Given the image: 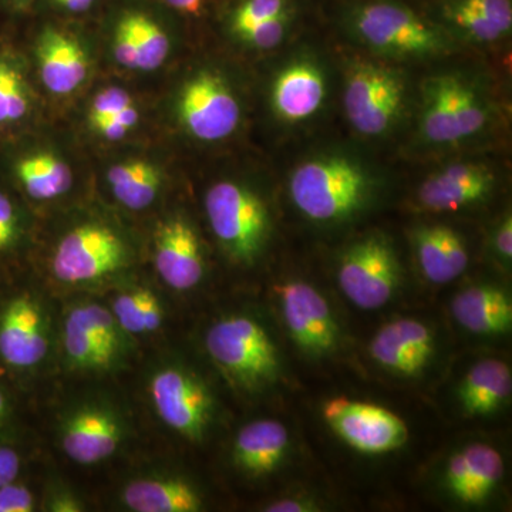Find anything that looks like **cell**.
<instances>
[{
    "label": "cell",
    "mask_w": 512,
    "mask_h": 512,
    "mask_svg": "<svg viewBox=\"0 0 512 512\" xmlns=\"http://www.w3.org/2000/svg\"><path fill=\"white\" fill-rule=\"evenodd\" d=\"M205 349L221 372L244 392H262L281 377V356L274 339L252 316L228 315L212 323L205 335Z\"/></svg>",
    "instance_id": "1"
},
{
    "label": "cell",
    "mask_w": 512,
    "mask_h": 512,
    "mask_svg": "<svg viewBox=\"0 0 512 512\" xmlns=\"http://www.w3.org/2000/svg\"><path fill=\"white\" fill-rule=\"evenodd\" d=\"M289 191L306 218L322 224L349 220L362 211L372 181L362 165L346 157H323L293 171Z\"/></svg>",
    "instance_id": "2"
},
{
    "label": "cell",
    "mask_w": 512,
    "mask_h": 512,
    "mask_svg": "<svg viewBox=\"0 0 512 512\" xmlns=\"http://www.w3.org/2000/svg\"><path fill=\"white\" fill-rule=\"evenodd\" d=\"M205 212L221 247L238 264H254L271 231L265 202L244 185L221 181L205 195Z\"/></svg>",
    "instance_id": "3"
},
{
    "label": "cell",
    "mask_w": 512,
    "mask_h": 512,
    "mask_svg": "<svg viewBox=\"0 0 512 512\" xmlns=\"http://www.w3.org/2000/svg\"><path fill=\"white\" fill-rule=\"evenodd\" d=\"M64 359L72 370L107 373L126 362L130 335L124 332L110 308L97 302L72 306L64 316Z\"/></svg>",
    "instance_id": "4"
},
{
    "label": "cell",
    "mask_w": 512,
    "mask_h": 512,
    "mask_svg": "<svg viewBox=\"0 0 512 512\" xmlns=\"http://www.w3.org/2000/svg\"><path fill=\"white\" fill-rule=\"evenodd\" d=\"M148 394L158 419L178 436L200 443L215 416L210 387L190 367L168 362L148 377Z\"/></svg>",
    "instance_id": "5"
},
{
    "label": "cell",
    "mask_w": 512,
    "mask_h": 512,
    "mask_svg": "<svg viewBox=\"0 0 512 512\" xmlns=\"http://www.w3.org/2000/svg\"><path fill=\"white\" fill-rule=\"evenodd\" d=\"M130 251L119 232L100 222L70 229L53 252L52 272L64 285H93L119 274Z\"/></svg>",
    "instance_id": "6"
},
{
    "label": "cell",
    "mask_w": 512,
    "mask_h": 512,
    "mask_svg": "<svg viewBox=\"0 0 512 512\" xmlns=\"http://www.w3.org/2000/svg\"><path fill=\"white\" fill-rule=\"evenodd\" d=\"M338 282L343 295L357 308H383L400 285V264L392 244L382 235L357 241L340 258Z\"/></svg>",
    "instance_id": "7"
},
{
    "label": "cell",
    "mask_w": 512,
    "mask_h": 512,
    "mask_svg": "<svg viewBox=\"0 0 512 512\" xmlns=\"http://www.w3.org/2000/svg\"><path fill=\"white\" fill-rule=\"evenodd\" d=\"M487 119L483 101L458 77H433L424 83L420 127L429 143L453 144L474 136Z\"/></svg>",
    "instance_id": "8"
},
{
    "label": "cell",
    "mask_w": 512,
    "mask_h": 512,
    "mask_svg": "<svg viewBox=\"0 0 512 512\" xmlns=\"http://www.w3.org/2000/svg\"><path fill=\"white\" fill-rule=\"evenodd\" d=\"M50 349L49 316L30 291H19L0 302V363L25 373L45 362Z\"/></svg>",
    "instance_id": "9"
},
{
    "label": "cell",
    "mask_w": 512,
    "mask_h": 512,
    "mask_svg": "<svg viewBox=\"0 0 512 512\" xmlns=\"http://www.w3.org/2000/svg\"><path fill=\"white\" fill-rule=\"evenodd\" d=\"M404 86L393 70L359 64L350 73L345 90L346 116L359 133L380 136L399 119Z\"/></svg>",
    "instance_id": "10"
},
{
    "label": "cell",
    "mask_w": 512,
    "mask_h": 512,
    "mask_svg": "<svg viewBox=\"0 0 512 512\" xmlns=\"http://www.w3.org/2000/svg\"><path fill=\"white\" fill-rule=\"evenodd\" d=\"M126 439V423L113 406L100 402L77 404L59 424V443L69 460L94 466L109 460Z\"/></svg>",
    "instance_id": "11"
},
{
    "label": "cell",
    "mask_w": 512,
    "mask_h": 512,
    "mask_svg": "<svg viewBox=\"0 0 512 512\" xmlns=\"http://www.w3.org/2000/svg\"><path fill=\"white\" fill-rule=\"evenodd\" d=\"M323 417L340 439L360 453H390L409 439L404 420L376 404L335 397L323 406Z\"/></svg>",
    "instance_id": "12"
},
{
    "label": "cell",
    "mask_w": 512,
    "mask_h": 512,
    "mask_svg": "<svg viewBox=\"0 0 512 512\" xmlns=\"http://www.w3.org/2000/svg\"><path fill=\"white\" fill-rule=\"evenodd\" d=\"M356 29L367 45L387 55H433L444 46L440 33L412 10L390 3H376L360 10Z\"/></svg>",
    "instance_id": "13"
},
{
    "label": "cell",
    "mask_w": 512,
    "mask_h": 512,
    "mask_svg": "<svg viewBox=\"0 0 512 512\" xmlns=\"http://www.w3.org/2000/svg\"><path fill=\"white\" fill-rule=\"evenodd\" d=\"M276 291L286 329L298 348L312 357L335 352L339 326L325 296L303 281L286 282Z\"/></svg>",
    "instance_id": "14"
},
{
    "label": "cell",
    "mask_w": 512,
    "mask_h": 512,
    "mask_svg": "<svg viewBox=\"0 0 512 512\" xmlns=\"http://www.w3.org/2000/svg\"><path fill=\"white\" fill-rule=\"evenodd\" d=\"M178 116L192 137L220 141L237 130L241 111L225 80L202 72L185 84L178 100Z\"/></svg>",
    "instance_id": "15"
},
{
    "label": "cell",
    "mask_w": 512,
    "mask_h": 512,
    "mask_svg": "<svg viewBox=\"0 0 512 512\" xmlns=\"http://www.w3.org/2000/svg\"><path fill=\"white\" fill-rule=\"evenodd\" d=\"M154 264L165 285L188 292L201 284L205 274L204 252L197 231L183 217H171L157 225Z\"/></svg>",
    "instance_id": "16"
},
{
    "label": "cell",
    "mask_w": 512,
    "mask_h": 512,
    "mask_svg": "<svg viewBox=\"0 0 512 512\" xmlns=\"http://www.w3.org/2000/svg\"><path fill=\"white\" fill-rule=\"evenodd\" d=\"M434 335L426 323L416 319H397L377 330L370 342L373 360L387 372L417 376L434 356Z\"/></svg>",
    "instance_id": "17"
},
{
    "label": "cell",
    "mask_w": 512,
    "mask_h": 512,
    "mask_svg": "<svg viewBox=\"0 0 512 512\" xmlns=\"http://www.w3.org/2000/svg\"><path fill=\"white\" fill-rule=\"evenodd\" d=\"M504 477L503 456L485 443H471L454 453L444 470V487L458 503L480 505Z\"/></svg>",
    "instance_id": "18"
},
{
    "label": "cell",
    "mask_w": 512,
    "mask_h": 512,
    "mask_svg": "<svg viewBox=\"0 0 512 512\" xmlns=\"http://www.w3.org/2000/svg\"><path fill=\"white\" fill-rule=\"evenodd\" d=\"M493 187L494 175L485 165L454 164L427 178L417 200L426 211H458L484 201Z\"/></svg>",
    "instance_id": "19"
},
{
    "label": "cell",
    "mask_w": 512,
    "mask_h": 512,
    "mask_svg": "<svg viewBox=\"0 0 512 512\" xmlns=\"http://www.w3.org/2000/svg\"><path fill=\"white\" fill-rule=\"evenodd\" d=\"M35 55L40 79L49 92L67 96L86 82L89 57L69 33L50 26L43 29L37 36Z\"/></svg>",
    "instance_id": "20"
},
{
    "label": "cell",
    "mask_w": 512,
    "mask_h": 512,
    "mask_svg": "<svg viewBox=\"0 0 512 512\" xmlns=\"http://www.w3.org/2000/svg\"><path fill=\"white\" fill-rule=\"evenodd\" d=\"M121 504L133 512H198L204 497L187 477L174 473H148L124 484Z\"/></svg>",
    "instance_id": "21"
},
{
    "label": "cell",
    "mask_w": 512,
    "mask_h": 512,
    "mask_svg": "<svg viewBox=\"0 0 512 512\" xmlns=\"http://www.w3.org/2000/svg\"><path fill=\"white\" fill-rule=\"evenodd\" d=\"M289 444L291 437L281 421H252L235 437L232 460L241 473L265 477L284 463Z\"/></svg>",
    "instance_id": "22"
},
{
    "label": "cell",
    "mask_w": 512,
    "mask_h": 512,
    "mask_svg": "<svg viewBox=\"0 0 512 512\" xmlns=\"http://www.w3.org/2000/svg\"><path fill=\"white\" fill-rule=\"evenodd\" d=\"M451 312L458 325L474 335L500 336L511 330V298L497 286H468L453 299Z\"/></svg>",
    "instance_id": "23"
},
{
    "label": "cell",
    "mask_w": 512,
    "mask_h": 512,
    "mask_svg": "<svg viewBox=\"0 0 512 512\" xmlns=\"http://www.w3.org/2000/svg\"><path fill=\"white\" fill-rule=\"evenodd\" d=\"M421 274L431 284L444 285L464 274L468 252L463 239L454 229L443 225H426L413 232Z\"/></svg>",
    "instance_id": "24"
},
{
    "label": "cell",
    "mask_w": 512,
    "mask_h": 512,
    "mask_svg": "<svg viewBox=\"0 0 512 512\" xmlns=\"http://www.w3.org/2000/svg\"><path fill=\"white\" fill-rule=\"evenodd\" d=\"M325 93V80L318 67L295 63L275 80L272 103L282 120L295 123L313 116L322 106Z\"/></svg>",
    "instance_id": "25"
},
{
    "label": "cell",
    "mask_w": 512,
    "mask_h": 512,
    "mask_svg": "<svg viewBox=\"0 0 512 512\" xmlns=\"http://www.w3.org/2000/svg\"><path fill=\"white\" fill-rule=\"evenodd\" d=\"M510 366L497 359L481 360L468 370L460 389V402L468 416H490L511 397Z\"/></svg>",
    "instance_id": "26"
},
{
    "label": "cell",
    "mask_w": 512,
    "mask_h": 512,
    "mask_svg": "<svg viewBox=\"0 0 512 512\" xmlns=\"http://www.w3.org/2000/svg\"><path fill=\"white\" fill-rule=\"evenodd\" d=\"M10 174L22 191L35 201L59 198L72 188L69 165L53 154H26L10 164Z\"/></svg>",
    "instance_id": "27"
},
{
    "label": "cell",
    "mask_w": 512,
    "mask_h": 512,
    "mask_svg": "<svg viewBox=\"0 0 512 512\" xmlns=\"http://www.w3.org/2000/svg\"><path fill=\"white\" fill-rule=\"evenodd\" d=\"M458 29L477 42H495L510 33V0H460L448 10Z\"/></svg>",
    "instance_id": "28"
},
{
    "label": "cell",
    "mask_w": 512,
    "mask_h": 512,
    "mask_svg": "<svg viewBox=\"0 0 512 512\" xmlns=\"http://www.w3.org/2000/svg\"><path fill=\"white\" fill-rule=\"evenodd\" d=\"M110 190L123 207L143 211L157 200L163 174L157 165L134 160L116 164L107 173Z\"/></svg>",
    "instance_id": "29"
},
{
    "label": "cell",
    "mask_w": 512,
    "mask_h": 512,
    "mask_svg": "<svg viewBox=\"0 0 512 512\" xmlns=\"http://www.w3.org/2000/svg\"><path fill=\"white\" fill-rule=\"evenodd\" d=\"M121 329L130 336H146L161 329L165 319L163 303L153 289L130 286L114 295L110 306Z\"/></svg>",
    "instance_id": "30"
},
{
    "label": "cell",
    "mask_w": 512,
    "mask_h": 512,
    "mask_svg": "<svg viewBox=\"0 0 512 512\" xmlns=\"http://www.w3.org/2000/svg\"><path fill=\"white\" fill-rule=\"evenodd\" d=\"M32 111V92L19 57L0 50V134L15 130Z\"/></svg>",
    "instance_id": "31"
},
{
    "label": "cell",
    "mask_w": 512,
    "mask_h": 512,
    "mask_svg": "<svg viewBox=\"0 0 512 512\" xmlns=\"http://www.w3.org/2000/svg\"><path fill=\"white\" fill-rule=\"evenodd\" d=\"M121 18L127 23L138 55V70L151 72L161 66L170 52V39L163 28L147 13L131 10Z\"/></svg>",
    "instance_id": "32"
},
{
    "label": "cell",
    "mask_w": 512,
    "mask_h": 512,
    "mask_svg": "<svg viewBox=\"0 0 512 512\" xmlns=\"http://www.w3.org/2000/svg\"><path fill=\"white\" fill-rule=\"evenodd\" d=\"M25 237V220L15 198L0 187V256H8L19 248Z\"/></svg>",
    "instance_id": "33"
},
{
    "label": "cell",
    "mask_w": 512,
    "mask_h": 512,
    "mask_svg": "<svg viewBox=\"0 0 512 512\" xmlns=\"http://www.w3.org/2000/svg\"><path fill=\"white\" fill-rule=\"evenodd\" d=\"M281 15H285L284 0H245L232 15V32L241 35L252 26Z\"/></svg>",
    "instance_id": "34"
},
{
    "label": "cell",
    "mask_w": 512,
    "mask_h": 512,
    "mask_svg": "<svg viewBox=\"0 0 512 512\" xmlns=\"http://www.w3.org/2000/svg\"><path fill=\"white\" fill-rule=\"evenodd\" d=\"M285 33L286 16L281 15L252 26L238 37L248 43L249 46L256 47V49L269 50L274 49L284 40Z\"/></svg>",
    "instance_id": "35"
},
{
    "label": "cell",
    "mask_w": 512,
    "mask_h": 512,
    "mask_svg": "<svg viewBox=\"0 0 512 512\" xmlns=\"http://www.w3.org/2000/svg\"><path fill=\"white\" fill-rule=\"evenodd\" d=\"M133 103V99L126 90L119 89V87H110V89L103 90L94 97L89 111V120L94 121L113 116V114L119 113L124 107Z\"/></svg>",
    "instance_id": "36"
},
{
    "label": "cell",
    "mask_w": 512,
    "mask_h": 512,
    "mask_svg": "<svg viewBox=\"0 0 512 512\" xmlns=\"http://www.w3.org/2000/svg\"><path fill=\"white\" fill-rule=\"evenodd\" d=\"M35 508V495L28 485L16 480L0 487V512H32Z\"/></svg>",
    "instance_id": "37"
},
{
    "label": "cell",
    "mask_w": 512,
    "mask_h": 512,
    "mask_svg": "<svg viewBox=\"0 0 512 512\" xmlns=\"http://www.w3.org/2000/svg\"><path fill=\"white\" fill-rule=\"evenodd\" d=\"M113 55L117 63L124 69L138 70L136 42H134L133 35L123 18H120L116 32H114Z\"/></svg>",
    "instance_id": "38"
},
{
    "label": "cell",
    "mask_w": 512,
    "mask_h": 512,
    "mask_svg": "<svg viewBox=\"0 0 512 512\" xmlns=\"http://www.w3.org/2000/svg\"><path fill=\"white\" fill-rule=\"evenodd\" d=\"M45 510L50 512L84 511V503L72 488L63 484H55L45 497Z\"/></svg>",
    "instance_id": "39"
},
{
    "label": "cell",
    "mask_w": 512,
    "mask_h": 512,
    "mask_svg": "<svg viewBox=\"0 0 512 512\" xmlns=\"http://www.w3.org/2000/svg\"><path fill=\"white\" fill-rule=\"evenodd\" d=\"M22 470V456L18 448L0 441V487L18 480Z\"/></svg>",
    "instance_id": "40"
},
{
    "label": "cell",
    "mask_w": 512,
    "mask_h": 512,
    "mask_svg": "<svg viewBox=\"0 0 512 512\" xmlns=\"http://www.w3.org/2000/svg\"><path fill=\"white\" fill-rule=\"evenodd\" d=\"M493 245L501 261L511 262L512 258V221L510 215L505 217L494 232Z\"/></svg>",
    "instance_id": "41"
},
{
    "label": "cell",
    "mask_w": 512,
    "mask_h": 512,
    "mask_svg": "<svg viewBox=\"0 0 512 512\" xmlns=\"http://www.w3.org/2000/svg\"><path fill=\"white\" fill-rule=\"evenodd\" d=\"M92 128L99 136L110 141H119L128 134V128L124 127L114 116L103 117V119L90 121Z\"/></svg>",
    "instance_id": "42"
},
{
    "label": "cell",
    "mask_w": 512,
    "mask_h": 512,
    "mask_svg": "<svg viewBox=\"0 0 512 512\" xmlns=\"http://www.w3.org/2000/svg\"><path fill=\"white\" fill-rule=\"evenodd\" d=\"M268 512H306L318 511L315 504L308 500H296V498H286V500L276 501V503L269 504L265 508Z\"/></svg>",
    "instance_id": "43"
},
{
    "label": "cell",
    "mask_w": 512,
    "mask_h": 512,
    "mask_svg": "<svg viewBox=\"0 0 512 512\" xmlns=\"http://www.w3.org/2000/svg\"><path fill=\"white\" fill-rule=\"evenodd\" d=\"M171 9L183 15L200 16L204 0H164Z\"/></svg>",
    "instance_id": "44"
},
{
    "label": "cell",
    "mask_w": 512,
    "mask_h": 512,
    "mask_svg": "<svg viewBox=\"0 0 512 512\" xmlns=\"http://www.w3.org/2000/svg\"><path fill=\"white\" fill-rule=\"evenodd\" d=\"M57 8L69 13H84L92 9L97 0H52Z\"/></svg>",
    "instance_id": "45"
},
{
    "label": "cell",
    "mask_w": 512,
    "mask_h": 512,
    "mask_svg": "<svg viewBox=\"0 0 512 512\" xmlns=\"http://www.w3.org/2000/svg\"><path fill=\"white\" fill-rule=\"evenodd\" d=\"M36 0H0V5L13 15H23L29 12Z\"/></svg>",
    "instance_id": "46"
},
{
    "label": "cell",
    "mask_w": 512,
    "mask_h": 512,
    "mask_svg": "<svg viewBox=\"0 0 512 512\" xmlns=\"http://www.w3.org/2000/svg\"><path fill=\"white\" fill-rule=\"evenodd\" d=\"M10 417V402L5 389L0 386V430L6 426Z\"/></svg>",
    "instance_id": "47"
}]
</instances>
